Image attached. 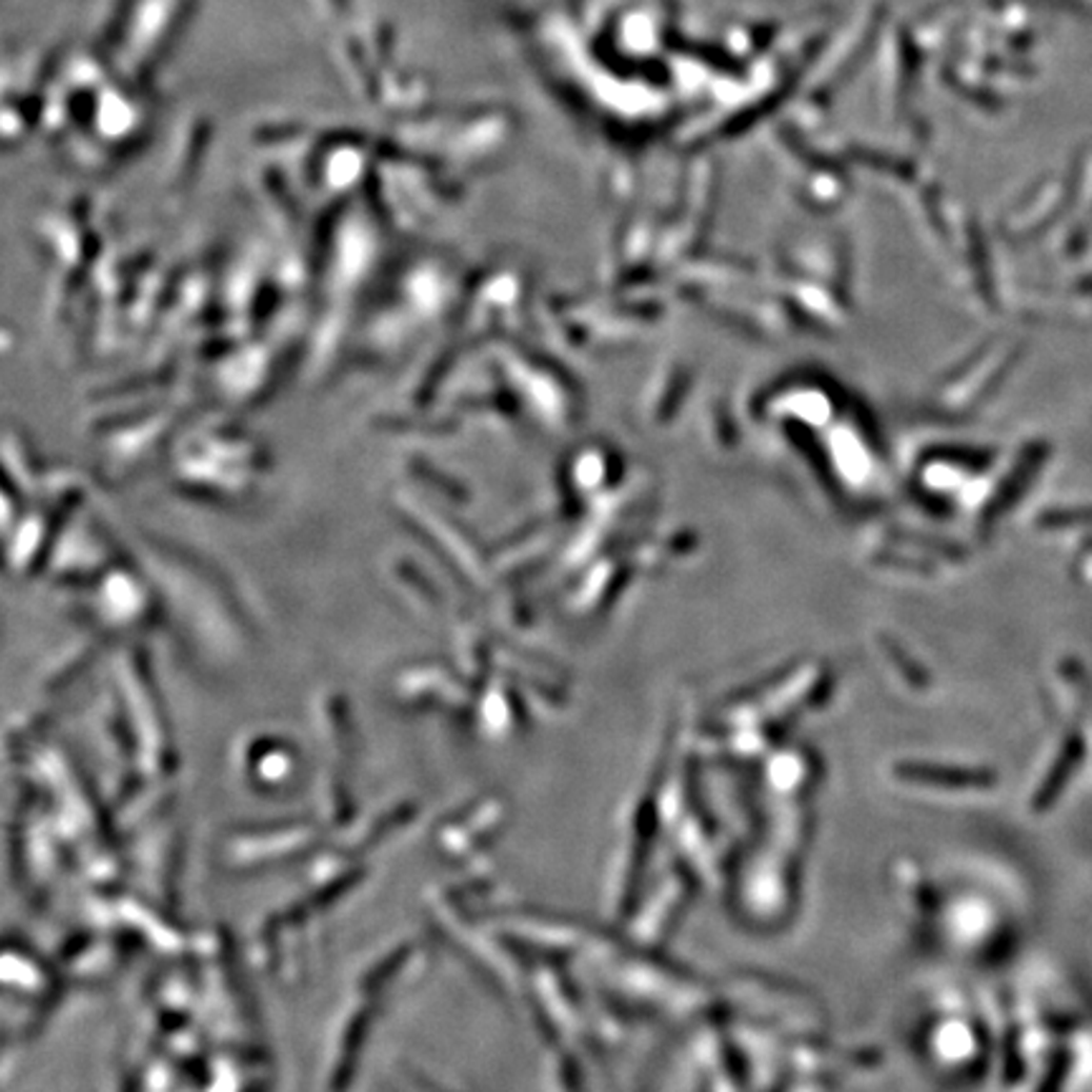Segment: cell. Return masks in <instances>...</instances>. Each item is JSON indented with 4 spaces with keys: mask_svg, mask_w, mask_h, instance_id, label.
I'll use <instances>...</instances> for the list:
<instances>
[]
</instances>
